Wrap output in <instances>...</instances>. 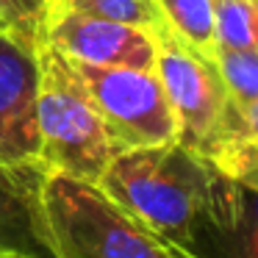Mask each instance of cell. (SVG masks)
<instances>
[{"label": "cell", "mask_w": 258, "mask_h": 258, "mask_svg": "<svg viewBox=\"0 0 258 258\" xmlns=\"http://www.w3.org/2000/svg\"><path fill=\"white\" fill-rule=\"evenodd\" d=\"M0 258H25V255H0Z\"/></svg>", "instance_id": "obj_16"}, {"label": "cell", "mask_w": 258, "mask_h": 258, "mask_svg": "<svg viewBox=\"0 0 258 258\" xmlns=\"http://www.w3.org/2000/svg\"><path fill=\"white\" fill-rule=\"evenodd\" d=\"M217 70L228 92L241 108L258 103V53L255 50H222L214 53Z\"/></svg>", "instance_id": "obj_14"}, {"label": "cell", "mask_w": 258, "mask_h": 258, "mask_svg": "<svg viewBox=\"0 0 258 258\" xmlns=\"http://www.w3.org/2000/svg\"><path fill=\"white\" fill-rule=\"evenodd\" d=\"M189 258H258V186L217 172Z\"/></svg>", "instance_id": "obj_9"}, {"label": "cell", "mask_w": 258, "mask_h": 258, "mask_svg": "<svg viewBox=\"0 0 258 258\" xmlns=\"http://www.w3.org/2000/svg\"><path fill=\"white\" fill-rule=\"evenodd\" d=\"M156 73L175 111L178 145L225 178L258 186V147L217 61L167 31L156 39Z\"/></svg>", "instance_id": "obj_1"}, {"label": "cell", "mask_w": 258, "mask_h": 258, "mask_svg": "<svg viewBox=\"0 0 258 258\" xmlns=\"http://www.w3.org/2000/svg\"><path fill=\"white\" fill-rule=\"evenodd\" d=\"M45 42L81 64L156 70V36L136 25L95 17L53 0L45 25Z\"/></svg>", "instance_id": "obj_6"}, {"label": "cell", "mask_w": 258, "mask_h": 258, "mask_svg": "<svg viewBox=\"0 0 258 258\" xmlns=\"http://www.w3.org/2000/svg\"><path fill=\"white\" fill-rule=\"evenodd\" d=\"M42 203L58 258H186L106 195L100 183L50 172Z\"/></svg>", "instance_id": "obj_3"}, {"label": "cell", "mask_w": 258, "mask_h": 258, "mask_svg": "<svg viewBox=\"0 0 258 258\" xmlns=\"http://www.w3.org/2000/svg\"><path fill=\"white\" fill-rule=\"evenodd\" d=\"M217 50L258 53V0H211Z\"/></svg>", "instance_id": "obj_11"}, {"label": "cell", "mask_w": 258, "mask_h": 258, "mask_svg": "<svg viewBox=\"0 0 258 258\" xmlns=\"http://www.w3.org/2000/svg\"><path fill=\"white\" fill-rule=\"evenodd\" d=\"M39 50L0 34V158L36 161L39 134Z\"/></svg>", "instance_id": "obj_7"}, {"label": "cell", "mask_w": 258, "mask_h": 258, "mask_svg": "<svg viewBox=\"0 0 258 258\" xmlns=\"http://www.w3.org/2000/svg\"><path fill=\"white\" fill-rule=\"evenodd\" d=\"M214 178L217 169L206 158L169 142L117 153L97 183L142 225L189 258Z\"/></svg>", "instance_id": "obj_2"}, {"label": "cell", "mask_w": 258, "mask_h": 258, "mask_svg": "<svg viewBox=\"0 0 258 258\" xmlns=\"http://www.w3.org/2000/svg\"><path fill=\"white\" fill-rule=\"evenodd\" d=\"M73 64L84 78L119 153L178 142L175 111L156 70Z\"/></svg>", "instance_id": "obj_5"}, {"label": "cell", "mask_w": 258, "mask_h": 258, "mask_svg": "<svg viewBox=\"0 0 258 258\" xmlns=\"http://www.w3.org/2000/svg\"><path fill=\"white\" fill-rule=\"evenodd\" d=\"M169 31L203 56L214 58V3L211 0H156Z\"/></svg>", "instance_id": "obj_10"}, {"label": "cell", "mask_w": 258, "mask_h": 258, "mask_svg": "<svg viewBox=\"0 0 258 258\" xmlns=\"http://www.w3.org/2000/svg\"><path fill=\"white\" fill-rule=\"evenodd\" d=\"M241 111H244L247 128H250V136H252V142H255V147H258V103H252V106L241 108Z\"/></svg>", "instance_id": "obj_15"}, {"label": "cell", "mask_w": 258, "mask_h": 258, "mask_svg": "<svg viewBox=\"0 0 258 258\" xmlns=\"http://www.w3.org/2000/svg\"><path fill=\"white\" fill-rule=\"evenodd\" d=\"M50 169L36 161L0 158V255L58 258L45 217L42 189Z\"/></svg>", "instance_id": "obj_8"}, {"label": "cell", "mask_w": 258, "mask_h": 258, "mask_svg": "<svg viewBox=\"0 0 258 258\" xmlns=\"http://www.w3.org/2000/svg\"><path fill=\"white\" fill-rule=\"evenodd\" d=\"M39 67V158L50 172L97 183L119 153L117 145L75 64L45 42Z\"/></svg>", "instance_id": "obj_4"}, {"label": "cell", "mask_w": 258, "mask_h": 258, "mask_svg": "<svg viewBox=\"0 0 258 258\" xmlns=\"http://www.w3.org/2000/svg\"><path fill=\"white\" fill-rule=\"evenodd\" d=\"M53 3H61V6L78 9V12L95 14V17L136 25V28L147 31L156 39L169 31V25L164 20L156 0H53Z\"/></svg>", "instance_id": "obj_12"}, {"label": "cell", "mask_w": 258, "mask_h": 258, "mask_svg": "<svg viewBox=\"0 0 258 258\" xmlns=\"http://www.w3.org/2000/svg\"><path fill=\"white\" fill-rule=\"evenodd\" d=\"M50 0H0V34L39 50L45 45V25Z\"/></svg>", "instance_id": "obj_13"}]
</instances>
